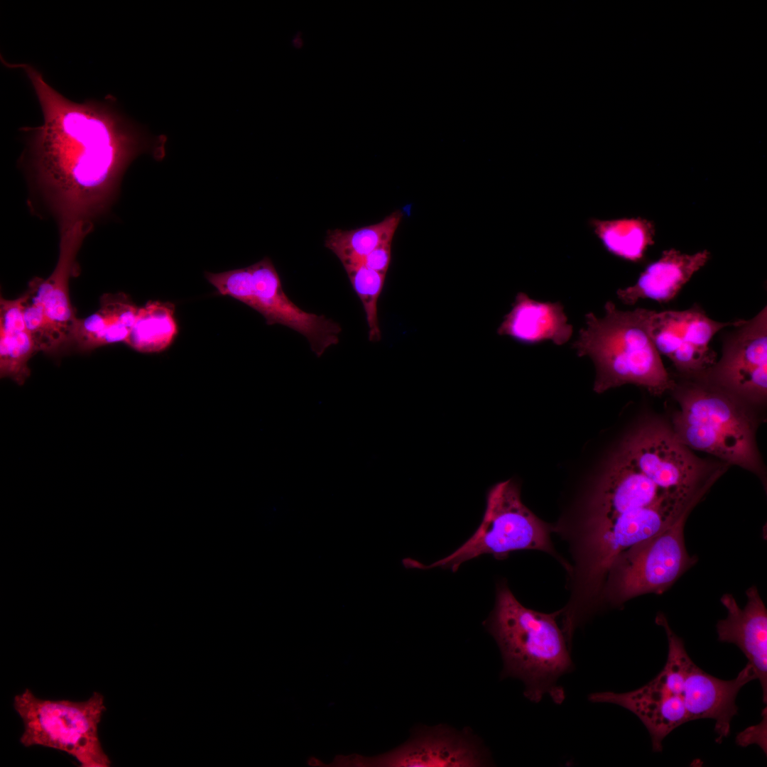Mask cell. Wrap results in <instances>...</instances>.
<instances>
[{
    "mask_svg": "<svg viewBox=\"0 0 767 767\" xmlns=\"http://www.w3.org/2000/svg\"><path fill=\"white\" fill-rule=\"evenodd\" d=\"M8 65L26 75L41 108L43 124L31 129L24 158L60 229L90 222L103 212L138 155H162L165 140L148 137L111 97L75 102L50 87L33 66Z\"/></svg>",
    "mask_w": 767,
    "mask_h": 767,
    "instance_id": "1",
    "label": "cell"
},
{
    "mask_svg": "<svg viewBox=\"0 0 767 767\" xmlns=\"http://www.w3.org/2000/svg\"><path fill=\"white\" fill-rule=\"evenodd\" d=\"M715 481L708 460L658 422L645 420L610 458L591 501L587 526L633 513L671 526Z\"/></svg>",
    "mask_w": 767,
    "mask_h": 767,
    "instance_id": "2",
    "label": "cell"
},
{
    "mask_svg": "<svg viewBox=\"0 0 767 767\" xmlns=\"http://www.w3.org/2000/svg\"><path fill=\"white\" fill-rule=\"evenodd\" d=\"M521 604L506 585L498 588L494 609L486 621L503 659L501 678L521 680L524 695L539 702L545 695L561 704L565 690L558 680L573 668L570 643L556 621Z\"/></svg>",
    "mask_w": 767,
    "mask_h": 767,
    "instance_id": "3",
    "label": "cell"
},
{
    "mask_svg": "<svg viewBox=\"0 0 767 767\" xmlns=\"http://www.w3.org/2000/svg\"><path fill=\"white\" fill-rule=\"evenodd\" d=\"M605 314L586 315L585 327L572 348L580 357L588 356L597 375L594 391L598 393L626 384L645 388L653 396L671 391L675 384L665 368L648 329L651 310H619L611 301Z\"/></svg>",
    "mask_w": 767,
    "mask_h": 767,
    "instance_id": "4",
    "label": "cell"
},
{
    "mask_svg": "<svg viewBox=\"0 0 767 767\" xmlns=\"http://www.w3.org/2000/svg\"><path fill=\"white\" fill-rule=\"evenodd\" d=\"M671 392L679 409L670 425L682 444L763 475L752 406L704 376L675 381Z\"/></svg>",
    "mask_w": 767,
    "mask_h": 767,
    "instance_id": "5",
    "label": "cell"
},
{
    "mask_svg": "<svg viewBox=\"0 0 767 767\" xmlns=\"http://www.w3.org/2000/svg\"><path fill=\"white\" fill-rule=\"evenodd\" d=\"M656 624L662 626L668 640V656L661 671L642 690L668 716L680 724L710 719L715 722L716 741L730 733L731 722L737 714L736 696L743 686L756 676L750 664L736 678L724 680L698 667L687 654L684 642L673 631L660 612Z\"/></svg>",
    "mask_w": 767,
    "mask_h": 767,
    "instance_id": "6",
    "label": "cell"
},
{
    "mask_svg": "<svg viewBox=\"0 0 767 767\" xmlns=\"http://www.w3.org/2000/svg\"><path fill=\"white\" fill-rule=\"evenodd\" d=\"M13 707L23 723L20 742L24 746L64 751L82 767L110 766L98 734L106 710L101 693L94 692L85 701L51 700L38 698L26 688L14 697Z\"/></svg>",
    "mask_w": 767,
    "mask_h": 767,
    "instance_id": "7",
    "label": "cell"
},
{
    "mask_svg": "<svg viewBox=\"0 0 767 767\" xmlns=\"http://www.w3.org/2000/svg\"><path fill=\"white\" fill-rule=\"evenodd\" d=\"M519 550L552 553L553 547L547 525L523 504L516 484L507 480L490 489L479 526L456 550L427 565L411 558L404 559L403 563L408 568L441 567L455 572L464 562L482 555L502 557Z\"/></svg>",
    "mask_w": 767,
    "mask_h": 767,
    "instance_id": "8",
    "label": "cell"
},
{
    "mask_svg": "<svg viewBox=\"0 0 767 767\" xmlns=\"http://www.w3.org/2000/svg\"><path fill=\"white\" fill-rule=\"evenodd\" d=\"M693 508L658 534L621 553L607 575L606 598L614 605L639 595L663 594L697 561L686 549L684 527Z\"/></svg>",
    "mask_w": 767,
    "mask_h": 767,
    "instance_id": "9",
    "label": "cell"
},
{
    "mask_svg": "<svg viewBox=\"0 0 767 767\" xmlns=\"http://www.w3.org/2000/svg\"><path fill=\"white\" fill-rule=\"evenodd\" d=\"M489 763L482 741L466 729L457 731L439 724L420 727L404 744L373 757L338 756L332 766L474 767Z\"/></svg>",
    "mask_w": 767,
    "mask_h": 767,
    "instance_id": "10",
    "label": "cell"
},
{
    "mask_svg": "<svg viewBox=\"0 0 767 767\" xmlns=\"http://www.w3.org/2000/svg\"><path fill=\"white\" fill-rule=\"evenodd\" d=\"M734 328L723 339L720 359L702 376L752 407L763 405L767 396V307Z\"/></svg>",
    "mask_w": 767,
    "mask_h": 767,
    "instance_id": "11",
    "label": "cell"
},
{
    "mask_svg": "<svg viewBox=\"0 0 767 767\" xmlns=\"http://www.w3.org/2000/svg\"><path fill=\"white\" fill-rule=\"evenodd\" d=\"M744 320L715 321L696 304L685 310H652L648 329L659 354L669 358L676 370L689 379L705 374L716 363V353L709 347L714 334Z\"/></svg>",
    "mask_w": 767,
    "mask_h": 767,
    "instance_id": "12",
    "label": "cell"
},
{
    "mask_svg": "<svg viewBox=\"0 0 767 767\" xmlns=\"http://www.w3.org/2000/svg\"><path fill=\"white\" fill-rule=\"evenodd\" d=\"M252 275L251 308L259 312L266 324H279L303 335L318 357L339 341L341 326L324 315L305 312L294 304L283 290L280 277L271 260L265 257L249 266Z\"/></svg>",
    "mask_w": 767,
    "mask_h": 767,
    "instance_id": "13",
    "label": "cell"
},
{
    "mask_svg": "<svg viewBox=\"0 0 767 767\" xmlns=\"http://www.w3.org/2000/svg\"><path fill=\"white\" fill-rule=\"evenodd\" d=\"M92 229V222L87 221L60 229L59 258L53 272L46 279L35 277L28 285L43 305L50 325L62 338L63 347L79 320L70 301L69 282L79 273L77 254Z\"/></svg>",
    "mask_w": 767,
    "mask_h": 767,
    "instance_id": "14",
    "label": "cell"
},
{
    "mask_svg": "<svg viewBox=\"0 0 767 767\" xmlns=\"http://www.w3.org/2000/svg\"><path fill=\"white\" fill-rule=\"evenodd\" d=\"M747 603L741 609L731 594L721 602L727 610L726 619L717 624L718 640L737 646L752 666L767 701V610L756 586L746 592Z\"/></svg>",
    "mask_w": 767,
    "mask_h": 767,
    "instance_id": "15",
    "label": "cell"
},
{
    "mask_svg": "<svg viewBox=\"0 0 767 767\" xmlns=\"http://www.w3.org/2000/svg\"><path fill=\"white\" fill-rule=\"evenodd\" d=\"M710 256L707 249L693 254H683L675 249L665 250L657 261L645 268L633 285L619 289L617 297L629 305L646 298L668 303L707 263Z\"/></svg>",
    "mask_w": 767,
    "mask_h": 767,
    "instance_id": "16",
    "label": "cell"
},
{
    "mask_svg": "<svg viewBox=\"0 0 767 767\" xmlns=\"http://www.w3.org/2000/svg\"><path fill=\"white\" fill-rule=\"evenodd\" d=\"M499 335H506L524 344L551 341L562 345L571 338L572 326L567 322L564 307L560 302H541L520 292L512 308L497 329Z\"/></svg>",
    "mask_w": 767,
    "mask_h": 767,
    "instance_id": "17",
    "label": "cell"
},
{
    "mask_svg": "<svg viewBox=\"0 0 767 767\" xmlns=\"http://www.w3.org/2000/svg\"><path fill=\"white\" fill-rule=\"evenodd\" d=\"M138 308L124 293H105L99 308L86 318H79L62 352H86L127 339Z\"/></svg>",
    "mask_w": 767,
    "mask_h": 767,
    "instance_id": "18",
    "label": "cell"
},
{
    "mask_svg": "<svg viewBox=\"0 0 767 767\" xmlns=\"http://www.w3.org/2000/svg\"><path fill=\"white\" fill-rule=\"evenodd\" d=\"M38 352L23 318L21 297L0 300V376L23 385L30 359Z\"/></svg>",
    "mask_w": 767,
    "mask_h": 767,
    "instance_id": "19",
    "label": "cell"
},
{
    "mask_svg": "<svg viewBox=\"0 0 767 767\" xmlns=\"http://www.w3.org/2000/svg\"><path fill=\"white\" fill-rule=\"evenodd\" d=\"M402 219L399 210L381 222L352 230H329L325 246L342 262L344 269L363 265L365 257L386 241H392Z\"/></svg>",
    "mask_w": 767,
    "mask_h": 767,
    "instance_id": "20",
    "label": "cell"
},
{
    "mask_svg": "<svg viewBox=\"0 0 767 767\" xmlns=\"http://www.w3.org/2000/svg\"><path fill=\"white\" fill-rule=\"evenodd\" d=\"M589 224L604 248L610 254L626 261L643 260L648 246L654 243L655 225L646 219H592Z\"/></svg>",
    "mask_w": 767,
    "mask_h": 767,
    "instance_id": "21",
    "label": "cell"
},
{
    "mask_svg": "<svg viewBox=\"0 0 767 767\" xmlns=\"http://www.w3.org/2000/svg\"><path fill=\"white\" fill-rule=\"evenodd\" d=\"M178 333L175 305L151 300L138 308L125 344L141 353H159L170 347Z\"/></svg>",
    "mask_w": 767,
    "mask_h": 767,
    "instance_id": "22",
    "label": "cell"
},
{
    "mask_svg": "<svg viewBox=\"0 0 767 767\" xmlns=\"http://www.w3.org/2000/svg\"><path fill=\"white\" fill-rule=\"evenodd\" d=\"M345 271L362 303L369 328V339L371 342H379L381 339V332L378 320L377 302L386 274L379 273L364 265Z\"/></svg>",
    "mask_w": 767,
    "mask_h": 767,
    "instance_id": "23",
    "label": "cell"
},
{
    "mask_svg": "<svg viewBox=\"0 0 767 767\" xmlns=\"http://www.w3.org/2000/svg\"><path fill=\"white\" fill-rule=\"evenodd\" d=\"M20 297L26 326L38 352L61 353L63 339L50 325L42 303L28 288Z\"/></svg>",
    "mask_w": 767,
    "mask_h": 767,
    "instance_id": "24",
    "label": "cell"
},
{
    "mask_svg": "<svg viewBox=\"0 0 767 767\" xmlns=\"http://www.w3.org/2000/svg\"><path fill=\"white\" fill-rule=\"evenodd\" d=\"M391 244L392 241H386L378 246L365 257L363 265L386 274L391 259Z\"/></svg>",
    "mask_w": 767,
    "mask_h": 767,
    "instance_id": "25",
    "label": "cell"
}]
</instances>
